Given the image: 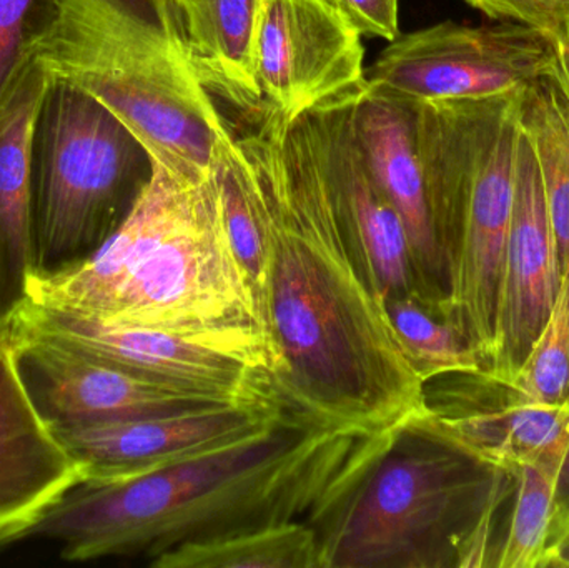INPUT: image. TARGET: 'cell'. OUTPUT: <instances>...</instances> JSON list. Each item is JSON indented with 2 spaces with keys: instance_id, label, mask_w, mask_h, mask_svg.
<instances>
[{
  "instance_id": "6da1fadb",
  "label": "cell",
  "mask_w": 569,
  "mask_h": 568,
  "mask_svg": "<svg viewBox=\"0 0 569 568\" xmlns=\"http://www.w3.org/2000/svg\"><path fill=\"white\" fill-rule=\"evenodd\" d=\"M237 137L262 216L260 313L272 390L315 422L377 434L423 409L425 383L391 326L360 237L293 123L262 102Z\"/></svg>"
},
{
  "instance_id": "7a4b0ae2",
  "label": "cell",
  "mask_w": 569,
  "mask_h": 568,
  "mask_svg": "<svg viewBox=\"0 0 569 568\" xmlns=\"http://www.w3.org/2000/svg\"><path fill=\"white\" fill-rule=\"evenodd\" d=\"M385 432L325 426L287 409L272 429L226 449L126 479L80 480L22 539L56 540L69 562L132 556L152 562L183 546L305 522Z\"/></svg>"
},
{
  "instance_id": "3957f363",
  "label": "cell",
  "mask_w": 569,
  "mask_h": 568,
  "mask_svg": "<svg viewBox=\"0 0 569 568\" xmlns=\"http://www.w3.org/2000/svg\"><path fill=\"white\" fill-rule=\"evenodd\" d=\"M30 302L199 340L272 373L266 323L227 230L213 167L192 180L156 162L122 227L79 269L33 280Z\"/></svg>"
},
{
  "instance_id": "277c9868",
  "label": "cell",
  "mask_w": 569,
  "mask_h": 568,
  "mask_svg": "<svg viewBox=\"0 0 569 568\" xmlns=\"http://www.w3.org/2000/svg\"><path fill=\"white\" fill-rule=\"evenodd\" d=\"M515 476L411 417L310 514L318 568L491 567Z\"/></svg>"
},
{
  "instance_id": "5b68a950",
  "label": "cell",
  "mask_w": 569,
  "mask_h": 568,
  "mask_svg": "<svg viewBox=\"0 0 569 568\" xmlns=\"http://www.w3.org/2000/svg\"><path fill=\"white\" fill-rule=\"evenodd\" d=\"M36 56L112 110L159 166L210 176L226 123L183 59L163 0H62Z\"/></svg>"
},
{
  "instance_id": "8992f818",
  "label": "cell",
  "mask_w": 569,
  "mask_h": 568,
  "mask_svg": "<svg viewBox=\"0 0 569 568\" xmlns=\"http://www.w3.org/2000/svg\"><path fill=\"white\" fill-rule=\"evenodd\" d=\"M518 132L520 100L511 112L493 103H467L441 113L421 146L435 230L447 263L441 316L477 353L483 373L493 357Z\"/></svg>"
},
{
  "instance_id": "52a82bcc",
  "label": "cell",
  "mask_w": 569,
  "mask_h": 568,
  "mask_svg": "<svg viewBox=\"0 0 569 568\" xmlns=\"http://www.w3.org/2000/svg\"><path fill=\"white\" fill-rule=\"evenodd\" d=\"M153 172L149 149L112 110L50 73L30 140L33 280L67 276L92 259L129 219Z\"/></svg>"
},
{
  "instance_id": "ba28073f",
  "label": "cell",
  "mask_w": 569,
  "mask_h": 568,
  "mask_svg": "<svg viewBox=\"0 0 569 568\" xmlns=\"http://www.w3.org/2000/svg\"><path fill=\"white\" fill-rule=\"evenodd\" d=\"M553 73V42L535 27L443 22L398 36L365 70V87L405 102L493 99L523 96Z\"/></svg>"
},
{
  "instance_id": "9c48e42d",
  "label": "cell",
  "mask_w": 569,
  "mask_h": 568,
  "mask_svg": "<svg viewBox=\"0 0 569 568\" xmlns=\"http://www.w3.org/2000/svg\"><path fill=\"white\" fill-rule=\"evenodd\" d=\"M10 339L42 340L177 389L230 400L277 399L269 373L232 353L162 330L29 302L13 322Z\"/></svg>"
},
{
  "instance_id": "30bf717a",
  "label": "cell",
  "mask_w": 569,
  "mask_h": 568,
  "mask_svg": "<svg viewBox=\"0 0 569 568\" xmlns=\"http://www.w3.org/2000/svg\"><path fill=\"white\" fill-rule=\"evenodd\" d=\"M415 419L507 472L523 466L553 470L569 509V402L521 399L485 373H457L425 386Z\"/></svg>"
},
{
  "instance_id": "8fae6325",
  "label": "cell",
  "mask_w": 569,
  "mask_h": 568,
  "mask_svg": "<svg viewBox=\"0 0 569 568\" xmlns=\"http://www.w3.org/2000/svg\"><path fill=\"white\" fill-rule=\"evenodd\" d=\"M284 410L277 399L242 400L50 430L82 470V480L109 482L166 469L259 436L277 426Z\"/></svg>"
},
{
  "instance_id": "7c38bea8",
  "label": "cell",
  "mask_w": 569,
  "mask_h": 568,
  "mask_svg": "<svg viewBox=\"0 0 569 568\" xmlns=\"http://www.w3.org/2000/svg\"><path fill=\"white\" fill-rule=\"evenodd\" d=\"M361 36L328 0H262L256 77L284 120L365 87Z\"/></svg>"
},
{
  "instance_id": "4fadbf2b",
  "label": "cell",
  "mask_w": 569,
  "mask_h": 568,
  "mask_svg": "<svg viewBox=\"0 0 569 568\" xmlns=\"http://www.w3.org/2000/svg\"><path fill=\"white\" fill-rule=\"evenodd\" d=\"M560 280L561 263L537 150L530 133L520 123L513 209L501 267L493 357L485 376L501 383L515 379L550 316Z\"/></svg>"
},
{
  "instance_id": "5bb4252c",
  "label": "cell",
  "mask_w": 569,
  "mask_h": 568,
  "mask_svg": "<svg viewBox=\"0 0 569 568\" xmlns=\"http://www.w3.org/2000/svg\"><path fill=\"white\" fill-rule=\"evenodd\" d=\"M9 343L20 382L49 427L116 422L242 402L152 382L42 340L10 339Z\"/></svg>"
},
{
  "instance_id": "9a60e30c",
  "label": "cell",
  "mask_w": 569,
  "mask_h": 568,
  "mask_svg": "<svg viewBox=\"0 0 569 568\" xmlns=\"http://www.w3.org/2000/svg\"><path fill=\"white\" fill-rule=\"evenodd\" d=\"M351 122L375 179L403 220L420 300L441 313L447 263L435 232L417 139V102L390 99L367 87L351 100Z\"/></svg>"
},
{
  "instance_id": "2e32d148",
  "label": "cell",
  "mask_w": 569,
  "mask_h": 568,
  "mask_svg": "<svg viewBox=\"0 0 569 568\" xmlns=\"http://www.w3.org/2000/svg\"><path fill=\"white\" fill-rule=\"evenodd\" d=\"M82 470L33 409L0 337V542L23 534L70 487Z\"/></svg>"
},
{
  "instance_id": "e0dca14e",
  "label": "cell",
  "mask_w": 569,
  "mask_h": 568,
  "mask_svg": "<svg viewBox=\"0 0 569 568\" xmlns=\"http://www.w3.org/2000/svg\"><path fill=\"white\" fill-rule=\"evenodd\" d=\"M37 59L27 63L0 102V337L30 302L36 277L30 140L33 119L49 80Z\"/></svg>"
},
{
  "instance_id": "ac0fdd59",
  "label": "cell",
  "mask_w": 569,
  "mask_h": 568,
  "mask_svg": "<svg viewBox=\"0 0 569 568\" xmlns=\"http://www.w3.org/2000/svg\"><path fill=\"white\" fill-rule=\"evenodd\" d=\"M262 0H163L183 59L207 92L259 109L256 39Z\"/></svg>"
},
{
  "instance_id": "d6986e66",
  "label": "cell",
  "mask_w": 569,
  "mask_h": 568,
  "mask_svg": "<svg viewBox=\"0 0 569 568\" xmlns=\"http://www.w3.org/2000/svg\"><path fill=\"white\" fill-rule=\"evenodd\" d=\"M153 568H318L313 529L303 520L262 527L157 557Z\"/></svg>"
},
{
  "instance_id": "ffe728a7",
  "label": "cell",
  "mask_w": 569,
  "mask_h": 568,
  "mask_svg": "<svg viewBox=\"0 0 569 568\" xmlns=\"http://www.w3.org/2000/svg\"><path fill=\"white\" fill-rule=\"evenodd\" d=\"M515 489L495 550V568H540L545 550L568 510L563 482L547 467L523 466L513 472Z\"/></svg>"
},
{
  "instance_id": "44dd1931",
  "label": "cell",
  "mask_w": 569,
  "mask_h": 568,
  "mask_svg": "<svg viewBox=\"0 0 569 568\" xmlns=\"http://www.w3.org/2000/svg\"><path fill=\"white\" fill-rule=\"evenodd\" d=\"M391 326L425 386L440 377L483 373L477 353L441 313L418 297L387 299Z\"/></svg>"
},
{
  "instance_id": "7402d4cb",
  "label": "cell",
  "mask_w": 569,
  "mask_h": 568,
  "mask_svg": "<svg viewBox=\"0 0 569 568\" xmlns=\"http://www.w3.org/2000/svg\"><path fill=\"white\" fill-rule=\"evenodd\" d=\"M510 387L521 399L569 402V257L550 316Z\"/></svg>"
},
{
  "instance_id": "603a6c76",
  "label": "cell",
  "mask_w": 569,
  "mask_h": 568,
  "mask_svg": "<svg viewBox=\"0 0 569 568\" xmlns=\"http://www.w3.org/2000/svg\"><path fill=\"white\" fill-rule=\"evenodd\" d=\"M62 13V0H0V102Z\"/></svg>"
},
{
  "instance_id": "cb8c5ba5",
  "label": "cell",
  "mask_w": 569,
  "mask_h": 568,
  "mask_svg": "<svg viewBox=\"0 0 569 568\" xmlns=\"http://www.w3.org/2000/svg\"><path fill=\"white\" fill-rule=\"evenodd\" d=\"M495 20L523 23L555 36L569 20V0H465Z\"/></svg>"
},
{
  "instance_id": "d4e9b609",
  "label": "cell",
  "mask_w": 569,
  "mask_h": 568,
  "mask_svg": "<svg viewBox=\"0 0 569 568\" xmlns=\"http://www.w3.org/2000/svg\"><path fill=\"white\" fill-rule=\"evenodd\" d=\"M360 36L393 42L398 29V0H328Z\"/></svg>"
},
{
  "instance_id": "484cf974",
  "label": "cell",
  "mask_w": 569,
  "mask_h": 568,
  "mask_svg": "<svg viewBox=\"0 0 569 568\" xmlns=\"http://www.w3.org/2000/svg\"><path fill=\"white\" fill-rule=\"evenodd\" d=\"M569 567V509L561 517L560 524L555 529L540 568H568Z\"/></svg>"
},
{
  "instance_id": "4316f807",
  "label": "cell",
  "mask_w": 569,
  "mask_h": 568,
  "mask_svg": "<svg viewBox=\"0 0 569 568\" xmlns=\"http://www.w3.org/2000/svg\"><path fill=\"white\" fill-rule=\"evenodd\" d=\"M555 49V79L569 102V20L550 37Z\"/></svg>"
}]
</instances>
